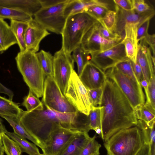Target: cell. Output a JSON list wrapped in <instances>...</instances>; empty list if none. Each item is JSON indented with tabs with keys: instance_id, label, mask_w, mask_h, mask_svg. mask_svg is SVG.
Segmentation results:
<instances>
[{
	"instance_id": "obj_1",
	"label": "cell",
	"mask_w": 155,
	"mask_h": 155,
	"mask_svg": "<svg viewBox=\"0 0 155 155\" xmlns=\"http://www.w3.org/2000/svg\"><path fill=\"white\" fill-rule=\"evenodd\" d=\"M19 118L25 129L38 141L41 150L51 133L59 127L87 132L90 130L88 116L79 111L56 112L43 104L30 111L23 110Z\"/></svg>"
},
{
	"instance_id": "obj_2",
	"label": "cell",
	"mask_w": 155,
	"mask_h": 155,
	"mask_svg": "<svg viewBox=\"0 0 155 155\" xmlns=\"http://www.w3.org/2000/svg\"><path fill=\"white\" fill-rule=\"evenodd\" d=\"M102 89L100 135L105 141L121 130L137 126L138 120L134 109L114 81L107 77Z\"/></svg>"
},
{
	"instance_id": "obj_3",
	"label": "cell",
	"mask_w": 155,
	"mask_h": 155,
	"mask_svg": "<svg viewBox=\"0 0 155 155\" xmlns=\"http://www.w3.org/2000/svg\"><path fill=\"white\" fill-rule=\"evenodd\" d=\"M15 59L18 69L29 90L38 98L42 97L46 76L35 53L20 51Z\"/></svg>"
},
{
	"instance_id": "obj_4",
	"label": "cell",
	"mask_w": 155,
	"mask_h": 155,
	"mask_svg": "<svg viewBox=\"0 0 155 155\" xmlns=\"http://www.w3.org/2000/svg\"><path fill=\"white\" fill-rule=\"evenodd\" d=\"M97 21L85 12L68 17L61 34V48L71 54L81 45L84 35Z\"/></svg>"
},
{
	"instance_id": "obj_5",
	"label": "cell",
	"mask_w": 155,
	"mask_h": 155,
	"mask_svg": "<svg viewBox=\"0 0 155 155\" xmlns=\"http://www.w3.org/2000/svg\"><path fill=\"white\" fill-rule=\"evenodd\" d=\"M143 134L137 126L121 130L104 141L107 155H137L143 143Z\"/></svg>"
},
{
	"instance_id": "obj_6",
	"label": "cell",
	"mask_w": 155,
	"mask_h": 155,
	"mask_svg": "<svg viewBox=\"0 0 155 155\" xmlns=\"http://www.w3.org/2000/svg\"><path fill=\"white\" fill-rule=\"evenodd\" d=\"M107 77L114 81L134 109L144 104L145 97L140 83L121 73L115 66L104 72Z\"/></svg>"
},
{
	"instance_id": "obj_7",
	"label": "cell",
	"mask_w": 155,
	"mask_h": 155,
	"mask_svg": "<svg viewBox=\"0 0 155 155\" xmlns=\"http://www.w3.org/2000/svg\"><path fill=\"white\" fill-rule=\"evenodd\" d=\"M42 97L43 104L54 111L62 113L78 111L63 94L52 77H46Z\"/></svg>"
},
{
	"instance_id": "obj_8",
	"label": "cell",
	"mask_w": 155,
	"mask_h": 155,
	"mask_svg": "<svg viewBox=\"0 0 155 155\" xmlns=\"http://www.w3.org/2000/svg\"><path fill=\"white\" fill-rule=\"evenodd\" d=\"M70 0L51 7L43 8L34 15V19L48 31L61 34L66 20L64 9Z\"/></svg>"
},
{
	"instance_id": "obj_9",
	"label": "cell",
	"mask_w": 155,
	"mask_h": 155,
	"mask_svg": "<svg viewBox=\"0 0 155 155\" xmlns=\"http://www.w3.org/2000/svg\"><path fill=\"white\" fill-rule=\"evenodd\" d=\"M65 96L78 111L88 116L92 106L88 90L74 70L70 77Z\"/></svg>"
},
{
	"instance_id": "obj_10",
	"label": "cell",
	"mask_w": 155,
	"mask_h": 155,
	"mask_svg": "<svg viewBox=\"0 0 155 155\" xmlns=\"http://www.w3.org/2000/svg\"><path fill=\"white\" fill-rule=\"evenodd\" d=\"M53 78L65 96L68 83L74 70V61L71 54L62 48L54 55Z\"/></svg>"
},
{
	"instance_id": "obj_11",
	"label": "cell",
	"mask_w": 155,
	"mask_h": 155,
	"mask_svg": "<svg viewBox=\"0 0 155 155\" xmlns=\"http://www.w3.org/2000/svg\"><path fill=\"white\" fill-rule=\"evenodd\" d=\"M90 54V61L104 72L128 58L124 46L121 42L103 52L91 53Z\"/></svg>"
},
{
	"instance_id": "obj_12",
	"label": "cell",
	"mask_w": 155,
	"mask_h": 155,
	"mask_svg": "<svg viewBox=\"0 0 155 155\" xmlns=\"http://www.w3.org/2000/svg\"><path fill=\"white\" fill-rule=\"evenodd\" d=\"M97 21L84 36L81 47L89 54L103 52L121 42L120 40H110L102 36L98 29Z\"/></svg>"
},
{
	"instance_id": "obj_13",
	"label": "cell",
	"mask_w": 155,
	"mask_h": 155,
	"mask_svg": "<svg viewBox=\"0 0 155 155\" xmlns=\"http://www.w3.org/2000/svg\"><path fill=\"white\" fill-rule=\"evenodd\" d=\"M80 131L62 127L50 134L42 149L45 155H59L73 138Z\"/></svg>"
},
{
	"instance_id": "obj_14",
	"label": "cell",
	"mask_w": 155,
	"mask_h": 155,
	"mask_svg": "<svg viewBox=\"0 0 155 155\" xmlns=\"http://www.w3.org/2000/svg\"><path fill=\"white\" fill-rule=\"evenodd\" d=\"M115 9L116 12V21L114 33L123 39L124 37V27L126 24H135L139 26L145 21L150 20L155 14L154 9L141 13L134 10H124L116 4Z\"/></svg>"
},
{
	"instance_id": "obj_15",
	"label": "cell",
	"mask_w": 155,
	"mask_h": 155,
	"mask_svg": "<svg viewBox=\"0 0 155 155\" xmlns=\"http://www.w3.org/2000/svg\"><path fill=\"white\" fill-rule=\"evenodd\" d=\"M50 34L34 19L28 22L24 34L25 50L36 53L41 40Z\"/></svg>"
},
{
	"instance_id": "obj_16",
	"label": "cell",
	"mask_w": 155,
	"mask_h": 155,
	"mask_svg": "<svg viewBox=\"0 0 155 155\" xmlns=\"http://www.w3.org/2000/svg\"><path fill=\"white\" fill-rule=\"evenodd\" d=\"M79 77L84 86L89 89L102 87L107 78L105 72L90 61Z\"/></svg>"
},
{
	"instance_id": "obj_17",
	"label": "cell",
	"mask_w": 155,
	"mask_h": 155,
	"mask_svg": "<svg viewBox=\"0 0 155 155\" xmlns=\"http://www.w3.org/2000/svg\"><path fill=\"white\" fill-rule=\"evenodd\" d=\"M140 41L137 61L141 68L144 79L148 83L152 75L155 74V58L153 56L151 50L147 44L143 40Z\"/></svg>"
},
{
	"instance_id": "obj_18",
	"label": "cell",
	"mask_w": 155,
	"mask_h": 155,
	"mask_svg": "<svg viewBox=\"0 0 155 155\" xmlns=\"http://www.w3.org/2000/svg\"><path fill=\"white\" fill-rule=\"evenodd\" d=\"M138 26L126 24L124 27V37L121 42L124 44L127 57L132 62L137 61L139 43L137 39V31Z\"/></svg>"
},
{
	"instance_id": "obj_19",
	"label": "cell",
	"mask_w": 155,
	"mask_h": 155,
	"mask_svg": "<svg viewBox=\"0 0 155 155\" xmlns=\"http://www.w3.org/2000/svg\"><path fill=\"white\" fill-rule=\"evenodd\" d=\"M142 131L143 142L137 155H155V124L148 126L142 120H138L137 125Z\"/></svg>"
},
{
	"instance_id": "obj_20",
	"label": "cell",
	"mask_w": 155,
	"mask_h": 155,
	"mask_svg": "<svg viewBox=\"0 0 155 155\" xmlns=\"http://www.w3.org/2000/svg\"><path fill=\"white\" fill-rule=\"evenodd\" d=\"M0 6L17 9L32 17L42 8L39 0H0Z\"/></svg>"
},
{
	"instance_id": "obj_21",
	"label": "cell",
	"mask_w": 155,
	"mask_h": 155,
	"mask_svg": "<svg viewBox=\"0 0 155 155\" xmlns=\"http://www.w3.org/2000/svg\"><path fill=\"white\" fill-rule=\"evenodd\" d=\"M110 4L107 1L99 0H70L64 10L66 18L74 14L84 12L88 7L93 5H100L108 8Z\"/></svg>"
},
{
	"instance_id": "obj_22",
	"label": "cell",
	"mask_w": 155,
	"mask_h": 155,
	"mask_svg": "<svg viewBox=\"0 0 155 155\" xmlns=\"http://www.w3.org/2000/svg\"><path fill=\"white\" fill-rule=\"evenodd\" d=\"M91 138L88 132H79L59 155H80Z\"/></svg>"
},
{
	"instance_id": "obj_23",
	"label": "cell",
	"mask_w": 155,
	"mask_h": 155,
	"mask_svg": "<svg viewBox=\"0 0 155 155\" xmlns=\"http://www.w3.org/2000/svg\"><path fill=\"white\" fill-rule=\"evenodd\" d=\"M16 44L17 40L10 26L0 18V51H6Z\"/></svg>"
},
{
	"instance_id": "obj_24",
	"label": "cell",
	"mask_w": 155,
	"mask_h": 155,
	"mask_svg": "<svg viewBox=\"0 0 155 155\" xmlns=\"http://www.w3.org/2000/svg\"><path fill=\"white\" fill-rule=\"evenodd\" d=\"M5 134L18 144L22 153H26L29 155H36L40 153L36 145L29 142L24 137L14 132H10L7 130L5 131Z\"/></svg>"
},
{
	"instance_id": "obj_25",
	"label": "cell",
	"mask_w": 155,
	"mask_h": 155,
	"mask_svg": "<svg viewBox=\"0 0 155 155\" xmlns=\"http://www.w3.org/2000/svg\"><path fill=\"white\" fill-rule=\"evenodd\" d=\"M1 116L5 119L12 127L14 133L31 140L36 146L41 148V146L38 141L25 129L20 121L19 117L3 115Z\"/></svg>"
},
{
	"instance_id": "obj_26",
	"label": "cell",
	"mask_w": 155,
	"mask_h": 155,
	"mask_svg": "<svg viewBox=\"0 0 155 155\" xmlns=\"http://www.w3.org/2000/svg\"><path fill=\"white\" fill-rule=\"evenodd\" d=\"M0 18L28 22L33 18L28 14L17 9L0 6Z\"/></svg>"
},
{
	"instance_id": "obj_27",
	"label": "cell",
	"mask_w": 155,
	"mask_h": 155,
	"mask_svg": "<svg viewBox=\"0 0 155 155\" xmlns=\"http://www.w3.org/2000/svg\"><path fill=\"white\" fill-rule=\"evenodd\" d=\"M137 119L144 122L148 126L155 124V109L145 104L134 109Z\"/></svg>"
},
{
	"instance_id": "obj_28",
	"label": "cell",
	"mask_w": 155,
	"mask_h": 155,
	"mask_svg": "<svg viewBox=\"0 0 155 155\" xmlns=\"http://www.w3.org/2000/svg\"><path fill=\"white\" fill-rule=\"evenodd\" d=\"M23 111L18 105L9 99L0 96V115L20 117Z\"/></svg>"
},
{
	"instance_id": "obj_29",
	"label": "cell",
	"mask_w": 155,
	"mask_h": 155,
	"mask_svg": "<svg viewBox=\"0 0 155 155\" xmlns=\"http://www.w3.org/2000/svg\"><path fill=\"white\" fill-rule=\"evenodd\" d=\"M28 25L27 22L11 20L10 26L15 37L21 52L25 50L24 34Z\"/></svg>"
},
{
	"instance_id": "obj_30",
	"label": "cell",
	"mask_w": 155,
	"mask_h": 155,
	"mask_svg": "<svg viewBox=\"0 0 155 155\" xmlns=\"http://www.w3.org/2000/svg\"><path fill=\"white\" fill-rule=\"evenodd\" d=\"M35 54L46 77H53L54 56L49 52L43 50Z\"/></svg>"
},
{
	"instance_id": "obj_31",
	"label": "cell",
	"mask_w": 155,
	"mask_h": 155,
	"mask_svg": "<svg viewBox=\"0 0 155 155\" xmlns=\"http://www.w3.org/2000/svg\"><path fill=\"white\" fill-rule=\"evenodd\" d=\"M72 52L73 58L77 64L78 75L79 76L84 66L90 60V55L82 48L81 45Z\"/></svg>"
},
{
	"instance_id": "obj_32",
	"label": "cell",
	"mask_w": 155,
	"mask_h": 155,
	"mask_svg": "<svg viewBox=\"0 0 155 155\" xmlns=\"http://www.w3.org/2000/svg\"><path fill=\"white\" fill-rule=\"evenodd\" d=\"M90 130L100 135L101 132V107L92 106L88 116Z\"/></svg>"
},
{
	"instance_id": "obj_33",
	"label": "cell",
	"mask_w": 155,
	"mask_h": 155,
	"mask_svg": "<svg viewBox=\"0 0 155 155\" xmlns=\"http://www.w3.org/2000/svg\"><path fill=\"white\" fill-rule=\"evenodd\" d=\"M4 152L7 155H21L22 151L18 144L5 134L1 135Z\"/></svg>"
},
{
	"instance_id": "obj_34",
	"label": "cell",
	"mask_w": 155,
	"mask_h": 155,
	"mask_svg": "<svg viewBox=\"0 0 155 155\" xmlns=\"http://www.w3.org/2000/svg\"><path fill=\"white\" fill-rule=\"evenodd\" d=\"M98 21L104 28L114 33L116 23V12L115 11L109 10L104 16Z\"/></svg>"
},
{
	"instance_id": "obj_35",
	"label": "cell",
	"mask_w": 155,
	"mask_h": 155,
	"mask_svg": "<svg viewBox=\"0 0 155 155\" xmlns=\"http://www.w3.org/2000/svg\"><path fill=\"white\" fill-rule=\"evenodd\" d=\"M42 105V103L39 98L30 90L28 95L24 97L22 103V105L26 108L27 111H31Z\"/></svg>"
},
{
	"instance_id": "obj_36",
	"label": "cell",
	"mask_w": 155,
	"mask_h": 155,
	"mask_svg": "<svg viewBox=\"0 0 155 155\" xmlns=\"http://www.w3.org/2000/svg\"><path fill=\"white\" fill-rule=\"evenodd\" d=\"M115 66L123 74L139 82L134 72L132 61L128 58L119 62Z\"/></svg>"
},
{
	"instance_id": "obj_37",
	"label": "cell",
	"mask_w": 155,
	"mask_h": 155,
	"mask_svg": "<svg viewBox=\"0 0 155 155\" xmlns=\"http://www.w3.org/2000/svg\"><path fill=\"white\" fill-rule=\"evenodd\" d=\"M146 98L145 104L155 108V78L153 74L148 82L147 89L145 90Z\"/></svg>"
},
{
	"instance_id": "obj_38",
	"label": "cell",
	"mask_w": 155,
	"mask_h": 155,
	"mask_svg": "<svg viewBox=\"0 0 155 155\" xmlns=\"http://www.w3.org/2000/svg\"><path fill=\"white\" fill-rule=\"evenodd\" d=\"M101 145L96 140V136L91 137L80 155H99Z\"/></svg>"
},
{
	"instance_id": "obj_39",
	"label": "cell",
	"mask_w": 155,
	"mask_h": 155,
	"mask_svg": "<svg viewBox=\"0 0 155 155\" xmlns=\"http://www.w3.org/2000/svg\"><path fill=\"white\" fill-rule=\"evenodd\" d=\"M109 10L110 9L107 7L96 5L88 7L84 10V12L98 21L104 16Z\"/></svg>"
},
{
	"instance_id": "obj_40",
	"label": "cell",
	"mask_w": 155,
	"mask_h": 155,
	"mask_svg": "<svg viewBox=\"0 0 155 155\" xmlns=\"http://www.w3.org/2000/svg\"><path fill=\"white\" fill-rule=\"evenodd\" d=\"M87 90L92 106L99 107L102 96V87Z\"/></svg>"
},
{
	"instance_id": "obj_41",
	"label": "cell",
	"mask_w": 155,
	"mask_h": 155,
	"mask_svg": "<svg viewBox=\"0 0 155 155\" xmlns=\"http://www.w3.org/2000/svg\"><path fill=\"white\" fill-rule=\"evenodd\" d=\"M133 10L138 13H143L153 9L144 0H132Z\"/></svg>"
},
{
	"instance_id": "obj_42",
	"label": "cell",
	"mask_w": 155,
	"mask_h": 155,
	"mask_svg": "<svg viewBox=\"0 0 155 155\" xmlns=\"http://www.w3.org/2000/svg\"><path fill=\"white\" fill-rule=\"evenodd\" d=\"M150 20L148 19L145 21L137 28V39L138 43L141 40L144 39L149 35L148 30L149 27Z\"/></svg>"
},
{
	"instance_id": "obj_43",
	"label": "cell",
	"mask_w": 155,
	"mask_h": 155,
	"mask_svg": "<svg viewBox=\"0 0 155 155\" xmlns=\"http://www.w3.org/2000/svg\"><path fill=\"white\" fill-rule=\"evenodd\" d=\"M98 29L102 36L105 38L110 40L122 41L123 39L117 35L104 28L99 22Z\"/></svg>"
},
{
	"instance_id": "obj_44",
	"label": "cell",
	"mask_w": 155,
	"mask_h": 155,
	"mask_svg": "<svg viewBox=\"0 0 155 155\" xmlns=\"http://www.w3.org/2000/svg\"><path fill=\"white\" fill-rule=\"evenodd\" d=\"M113 1L115 4L124 10H133L132 0H114Z\"/></svg>"
},
{
	"instance_id": "obj_45",
	"label": "cell",
	"mask_w": 155,
	"mask_h": 155,
	"mask_svg": "<svg viewBox=\"0 0 155 155\" xmlns=\"http://www.w3.org/2000/svg\"><path fill=\"white\" fill-rule=\"evenodd\" d=\"M132 64L135 74L140 83L141 81L144 79L141 68L137 61L135 63L132 61Z\"/></svg>"
},
{
	"instance_id": "obj_46",
	"label": "cell",
	"mask_w": 155,
	"mask_h": 155,
	"mask_svg": "<svg viewBox=\"0 0 155 155\" xmlns=\"http://www.w3.org/2000/svg\"><path fill=\"white\" fill-rule=\"evenodd\" d=\"M144 42L150 46L152 50L153 57L155 58V35H150L142 40Z\"/></svg>"
},
{
	"instance_id": "obj_47",
	"label": "cell",
	"mask_w": 155,
	"mask_h": 155,
	"mask_svg": "<svg viewBox=\"0 0 155 155\" xmlns=\"http://www.w3.org/2000/svg\"><path fill=\"white\" fill-rule=\"evenodd\" d=\"M41 7L48 8L64 2L65 0H39Z\"/></svg>"
},
{
	"instance_id": "obj_48",
	"label": "cell",
	"mask_w": 155,
	"mask_h": 155,
	"mask_svg": "<svg viewBox=\"0 0 155 155\" xmlns=\"http://www.w3.org/2000/svg\"><path fill=\"white\" fill-rule=\"evenodd\" d=\"M4 91H5V94L8 95L9 97V99L12 101L13 94L12 92L0 83V92L3 93Z\"/></svg>"
},
{
	"instance_id": "obj_49",
	"label": "cell",
	"mask_w": 155,
	"mask_h": 155,
	"mask_svg": "<svg viewBox=\"0 0 155 155\" xmlns=\"http://www.w3.org/2000/svg\"><path fill=\"white\" fill-rule=\"evenodd\" d=\"M148 83L144 79H143L140 82L141 87H143L144 90L147 89Z\"/></svg>"
},
{
	"instance_id": "obj_50",
	"label": "cell",
	"mask_w": 155,
	"mask_h": 155,
	"mask_svg": "<svg viewBox=\"0 0 155 155\" xmlns=\"http://www.w3.org/2000/svg\"><path fill=\"white\" fill-rule=\"evenodd\" d=\"M6 130L5 127L3 124L0 118V134L2 135L3 134L5 133Z\"/></svg>"
},
{
	"instance_id": "obj_51",
	"label": "cell",
	"mask_w": 155,
	"mask_h": 155,
	"mask_svg": "<svg viewBox=\"0 0 155 155\" xmlns=\"http://www.w3.org/2000/svg\"><path fill=\"white\" fill-rule=\"evenodd\" d=\"M0 155H4V150L3 146L0 147Z\"/></svg>"
},
{
	"instance_id": "obj_52",
	"label": "cell",
	"mask_w": 155,
	"mask_h": 155,
	"mask_svg": "<svg viewBox=\"0 0 155 155\" xmlns=\"http://www.w3.org/2000/svg\"><path fill=\"white\" fill-rule=\"evenodd\" d=\"M3 146L1 140V138H0V147H2Z\"/></svg>"
},
{
	"instance_id": "obj_53",
	"label": "cell",
	"mask_w": 155,
	"mask_h": 155,
	"mask_svg": "<svg viewBox=\"0 0 155 155\" xmlns=\"http://www.w3.org/2000/svg\"><path fill=\"white\" fill-rule=\"evenodd\" d=\"M45 155V154L44 153H43V154L39 153V154H37V155Z\"/></svg>"
},
{
	"instance_id": "obj_54",
	"label": "cell",
	"mask_w": 155,
	"mask_h": 155,
	"mask_svg": "<svg viewBox=\"0 0 155 155\" xmlns=\"http://www.w3.org/2000/svg\"><path fill=\"white\" fill-rule=\"evenodd\" d=\"M2 135L0 134V138H1Z\"/></svg>"
}]
</instances>
